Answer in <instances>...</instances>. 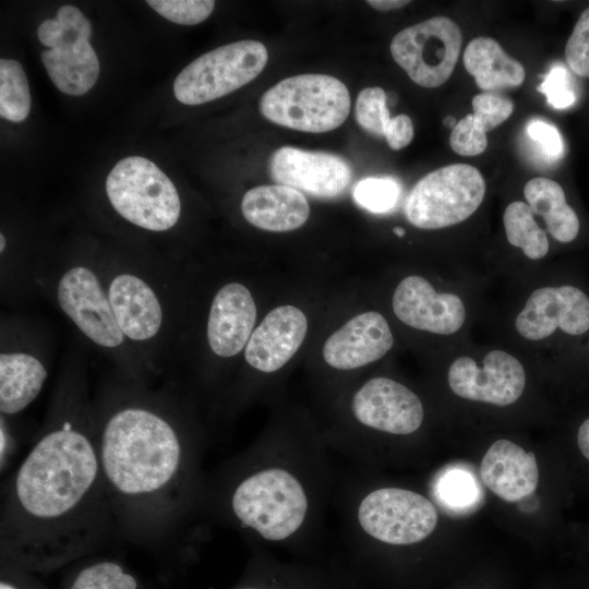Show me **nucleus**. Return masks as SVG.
<instances>
[{"label":"nucleus","mask_w":589,"mask_h":589,"mask_svg":"<svg viewBox=\"0 0 589 589\" xmlns=\"http://www.w3.org/2000/svg\"><path fill=\"white\" fill-rule=\"evenodd\" d=\"M449 145L459 155H479L486 148V132L474 122L472 115H467L453 128L449 136Z\"/></svg>","instance_id":"nucleus-35"},{"label":"nucleus","mask_w":589,"mask_h":589,"mask_svg":"<svg viewBox=\"0 0 589 589\" xmlns=\"http://www.w3.org/2000/svg\"><path fill=\"white\" fill-rule=\"evenodd\" d=\"M69 589H139V582L119 563L99 561L82 568Z\"/></svg>","instance_id":"nucleus-29"},{"label":"nucleus","mask_w":589,"mask_h":589,"mask_svg":"<svg viewBox=\"0 0 589 589\" xmlns=\"http://www.w3.org/2000/svg\"><path fill=\"white\" fill-rule=\"evenodd\" d=\"M108 298L124 337L142 341L158 333L163 322L161 306L142 278L132 274L117 275L110 283Z\"/></svg>","instance_id":"nucleus-21"},{"label":"nucleus","mask_w":589,"mask_h":589,"mask_svg":"<svg viewBox=\"0 0 589 589\" xmlns=\"http://www.w3.org/2000/svg\"><path fill=\"white\" fill-rule=\"evenodd\" d=\"M524 195L532 213L542 217L553 239L561 243L576 240L580 230L579 218L557 182L543 177L530 179L524 187Z\"/></svg>","instance_id":"nucleus-25"},{"label":"nucleus","mask_w":589,"mask_h":589,"mask_svg":"<svg viewBox=\"0 0 589 589\" xmlns=\"http://www.w3.org/2000/svg\"><path fill=\"white\" fill-rule=\"evenodd\" d=\"M372 8L377 11H390L402 8L410 3L408 0H369L366 1Z\"/></svg>","instance_id":"nucleus-40"},{"label":"nucleus","mask_w":589,"mask_h":589,"mask_svg":"<svg viewBox=\"0 0 589 589\" xmlns=\"http://www.w3.org/2000/svg\"><path fill=\"white\" fill-rule=\"evenodd\" d=\"M429 492L435 505L455 516L477 510L484 495L474 471L460 464L438 470L429 483Z\"/></svg>","instance_id":"nucleus-26"},{"label":"nucleus","mask_w":589,"mask_h":589,"mask_svg":"<svg viewBox=\"0 0 589 589\" xmlns=\"http://www.w3.org/2000/svg\"><path fill=\"white\" fill-rule=\"evenodd\" d=\"M273 180L315 197L332 199L350 184L352 171L338 155L283 146L269 160Z\"/></svg>","instance_id":"nucleus-15"},{"label":"nucleus","mask_w":589,"mask_h":589,"mask_svg":"<svg viewBox=\"0 0 589 589\" xmlns=\"http://www.w3.org/2000/svg\"><path fill=\"white\" fill-rule=\"evenodd\" d=\"M444 123L446 125H449V127H453V128L456 125L455 119L453 117H447V119L444 121Z\"/></svg>","instance_id":"nucleus-42"},{"label":"nucleus","mask_w":589,"mask_h":589,"mask_svg":"<svg viewBox=\"0 0 589 589\" xmlns=\"http://www.w3.org/2000/svg\"><path fill=\"white\" fill-rule=\"evenodd\" d=\"M484 195L481 172L467 164H453L420 179L409 192L404 212L420 229H442L469 218Z\"/></svg>","instance_id":"nucleus-7"},{"label":"nucleus","mask_w":589,"mask_h":589,"mask_svg":"<svg viewBox=\"0 0 589 589\" xmlns=\"http://www.w3.org/2000/svg\"><path fill=\"white\" fill-rule=\"evenodd\" d=\"M350 106L346 85L327 74L287 77L267 89L260 100L264 118L309 133H324L340 127L349 115Z\"/></svg>","instance_id":"nucleus-4"},{"label":"nucleus","mask_w":589,"mask_h":589,"mask_svg":"<svg viewBox=\"0 0 589 589\" xmlns=\"http://www.w3.org/2000/svg\"><path fill=\"white\" fill-rule=\"evenodd\" d=\"M146 3L165 19L182 25L205 21L215 8L213 0H148Z\"/></svg>","instance_id":"nucleus-32"},{"label":"nucleus","mask_w":589,"mask_h":589,"mask_svg":"<svg viewBox=\"0 0 589 589\" xmlns=\"http://www.w3.org/2000/svg\"><path fill=\"white\" fill-rule=\"evenodd\" d=\"M0 244H1V245H0V251L3 252L4 247H5V239H4V237H3L2 233H1V236H0Z\"/></svg>","instance_id":"nucleus-44"},{"label":"nucleus","mask_w":589,"mask_h":589,"mask_svg":"<svg viewBox=\"0 0 589 589\" xmlns=\"http://www.w3.org/2000/svg\"><path fill=\"white\" fill-rule=\"evenodd\" d=\"M340 562L285 561L272 551L252 548L245 573L232 589H361Z\"/></svg>","instance_id":"nucleus-12"},{"label":"nucleus","mask_w":589,"mask_h":589,"mask_svg":"<svg viewBox=\"0 0 589 589\" xmlns=\"http://www.w3.org/2000/svg\"><path fill=\"white\" fill-rule=\"evenodd\" d=\"M47 375L44 364L28 353H1V413L12 416L24 410L39 395Z\"/></svg>","instance_id":"nucleus-24"},{"label":"nucleus","mask_w":589,"mask_h":589,"mask_svg":"<svg viewBox=\"0 0 589 589\" xmlns=\"http://www.w3.org/2000/svg\"><path fill=\"white\" fill-rule=\"evenodd\" d=\"M57 299L62 311L98 346L115 348L123 342L109 298L89 268L75 266L67 271L58 283Z\"/></svg>","instance_id":"nucleus-14"},{"label":"nucleus","mask_w":589,"mask_h":589,"mask_svg":"<svg viewBox=\"0 0 589 589\" xmlns=\"http://www.w3.org/2000/svg\"><path fill=\"white\" fill-rule=\"evenodd\" d=\"M349 411L354 426L394 436L416 433L424 420L419 396L406 385L385 376L370 378L356 389Z\"/></svg>","instance_id":"nucleus-10"},{"label":"nucleus","mask_w":589,"mask_h":589,"mask_svg":"<svg viewBox=\"0 0 589 589\" xmlns=\"http://www.w3.org/2000/svg\"><path fill=\"white\" fill-rule=\"evenodd\" d=\"M566 62L570 70L589 77V8L577 20L565 46Z\"/></svg>","instance_id":"nucleus-34"},{"label":"nucleus","mask_w":589,"mask_h":589,"mask_svg":"<svg viewBox=\"0 0 589 589\" xmlns=\"http://www.w3.org/2000/svg\"><path fill=\"white\" fill-rule=\"evenodd\" d=\"M472 109L474 122L488 132L509 118L514 104L508 97L486 92L472 98Z\"/></svg>","instance_id":"nucleus-33"},{"label":"nucleus","mask_w":589,"mask_h":589,"mask_svg":"<svg viewBox=\"0 0 589 589\" xmlns=\"http://www.w3.org/2000/svg\"><path fill=\"white\" fill-rule=\"evenodd\" d=\"M517 333L531 341L555 333L579 339L589 334V294L579 286L563 284L533 290L515 320Z\"/></svg>","instance_id":"nucleus-11"},{"label":"nucleus","mask_w":589,"mask_h":589,"mask_svg":"<svg viewBox=\"0 0 589 589\" xmlns=\"http://www.w3.org/2000/svg\"><path fill=\"white\" fill-rule=\"evenodd\" d=\"M529 137L541 146L542 154L551 160L563 157L565 147L557 128L542 119H532L527 125Z\"/></svg>","instance_id":"nucleus-37"},{"label":"nucleus","mask_w":589,"mask_h":589,"mask_svg":"<svg viewBox=\"0 0 589 589\" xmlns=\"http://www.w3.org/2000/svg\"><path fill=\"white\" fill-rule=\"evenodd\" d=\"M322 437L268 433L207 480L202 513L252 548L308 555L316 544L338 474Z\"/></svg>","instance_id":"nucleus-2"},{"label":"nucleus","mask_w":589,"mask_h":589,"mask_svg":"<svg viewBox=\"0 0 589 589\" xmlns=\"http://www.w3.org/2000/svg\"><path fill=\"white\" fill-rule=\"evenodd\" d=\"M394 232L398 236V237H404L405 235V231L402 228H399V227H395L394 228Z\"/></svg>","instance_id":"nucleus-43"},{"label":"nucleus","mask_w":589,"mask_h":589,"mask_svg":"<svg viewBox=\"0 0 589 589\" xmlns=\"http://www.w3.org/2000/svg\"><path fill=\"white\" fill-rule=\"evenodd\" d=\"M399 195V183L388 177L362 179L353 190L354 202L372 213H385L392 209L396 205Z\"/></svg>","instance_id":"nucleus-30"},{"label":"nucleus","mask_w":589,"mask_h":589,"mask_svg":"<svg viewBox=\"0 0 589 589\" xmlns=\"http://www.w3.org/2000/svg\"><path fill=\"white\" fill-rule=\"evenodd\" d=\"M577 444L584 457L589 460V417L578 428Z\"/></svg>","instance_id":"nucleus-39"},{"label":"nucleus","mask_w":589,"mask_h":589,"mask_svg":"<svg viewBox=\"0 0 589 589\" xmlns=\"http://www.w3.org/2000/svg\"><path fill=\"white\" fill-rule=\"evenodd\" d=\"M392 306L404 324L437 335L455 334L464 326L467 315L460 297L437 292L419 275L407 276L397 285Z\"/></svg>","instance_id":"nucleus-16"},{"label":"nucleus","mask_w":589,"mask_h":589,"mask_svg":"<svg viewBox=\"0 0 589 589\" xmlns=\"http://www.w3.org/2000/svg\"><path fill=\"white\" fill-rule=\"evenodd\" d=\"M267 60V49L257 40L220 46L182 69L173 82L175 97L189 106L218 99L257 77Z\"/></svg>","instance_id":"nucleus-8"},{"label":"nucleus","mask_w":589,"mask_h":589,"mask_svg":"<svg viewBox=\"0 0 589 589\" xmlns=\"http://www.w3.org/2000/svg\"><path fill=\"white\" fill-rule=\"evenodd\" d=\"M97 447L118 528L148 539L202 513V450L163 414L120 408L105 422Z\"/></svg>","instance_id":"nucleus-3"},{"label":"nucleus","mask_w":589,"mask_h":589,"mask_svg":"<svg viewBox=\"0 0 589 589\" xmlns=\"http://www.w3.org/2000/svg\"><path fill=\"white\" fill-rule=\"evenodd\" d=\"M461 44L458 25L440 15L398 32L389 49L396 63L416 84L434 88L452 75Z\"/></svg>","instance_id":"nucleus-9"},{"label":"nucleus","mask_w":589,"mask_h":589,"mask_svg":"<svg viewBox=\"0 0 589 589\" xmlns=\"http://www.w3.org/2000/svg\"><path fill=\"white\" fill-rule=\"evenodd\" d=\"M354 113L358 124L363 130L384 136L392 119L385 91L377 86L362 89L357 97Z\"/></svg>","instance_id":"nucleus-31"},{"label":"nucleus","mask_w":589,"mask_h":589,"mask_svg":"<svg viewBox=\"0 0 589 589\" xmlns=\"http://www.w3.org/2000/svg\"><path fill=\"white\" fill-rule=\"evenodd\" d=\"M0 589H17L13 584L1 581Z\"/></svg>","instance_id":"nucleus-41"},{"label":"nucleus","mask_w":589,"mask_h":589,"mask_svg":"<svg viewBox=\"0 0 589 589\" xmlns=\"http://www.w3.org/2000/svg\"><path fill=\"white\" fill-rule=\"evenodd\" d=\"M92 25L80 9L62 5L55 19L37 29L39 43L49 48L40 53L48 76L67 95L86 94L99 75V61L89 44Z\"/></svg>","instance_id":"nucleus-6"},{"label":"nucleus","mask_w":589,"mask_h":589,"mask_svg":"<svg viewBox=\"0 0 589 589\" xmlns=\"http://www.w3.org/2000/svg\"><path fill=\"white\" fill-rule=\"evenodd\" d=\"M394 344L390 327L376 311L349 320L323 346L324 361L333 369L350 371L383 358Z\"/></svg>","instance_id":"nucleus-17"},{"label":"nucleus","mask_w":589,"mask_h":589,"mask_svg":"<svg viewBox=\"0 0 589 589\" xmlns=\"http://www.w3.org/2000/svg\"><path fill=\"white\" fill-rule=\"evenodd\" d=\"M31 111V93L20 62L0 60V116L12 122L25 120Z\"/></svg>","instance_id":"nucleus-28"},{"label":"nucleus","mask_w":589,"mask_h":589,"mask_svg":"<svg viewBox=\"0 0 589 589\" xmlns=\"http://www.w3.org/2000/svg\"><path fill=\"white\" fill-rule=\"evenodd\" d=\"M106 193L118 214L147 230H168L180 217L175 184L156 164L141 156L115 165L106 179Z\"/></svg>","instance_id":"nucleus-5"},{"label":"nucleus","mask_w":589,"mask_h":589,"mask_svg":"<svg viewBox=\"0 0 589 589\" xmlns=\"http://www.w3.org/2000/svg\"><path fill=\"white\" fill-rule=\"evenodd\" d=\"M538 89L555 109H566L576 101L569 72L562 64L551 68Z\"/></svg>","instance_id":"nucleus-36"},{"label":"nucleus","mask_w":589,"mask_h":589,"mask_svg":"<svg viewBox=\"0 0 589 589\" xmlns=\"http://www.w3.org/2000/svg\"><path fill=\"white\" fill-rule=\"evenodd\" d=\"M480 477L494 494L507 502H517L534 492L539 469L533 453L508 440H498L483 456Z\"/></svg>","instance_id":"nucleus-20"},{"label":"nucleus","mask_w":589,"mask_h":589,"mask_svg":"<svg viewBox=\"0 0 589 589\" xmlns=\"http://www.w3.org/2000/svg\"><path fill=\"white\" fill-rule=\"evenodd\" d=\"M464 64L483 91H497L521 85L524 65L509 57L491 37L472 39L464 51Z\"/></svg>","instance_id":"nucleus-23"},{"label":"nucleus","mask_w":589,"mask_h":589,"mask_svg":"<svg viewBox=\"0 0 589 589\" xmlns=\"http://www.w3.org/2000/svg\"><path fill=\"white\" fill-rule=\"evenodd\" d=\"M2 557L47 569L86 554L118 528L97 440L71 420L35 443L11 478L1 509Z\"/></svg>","instance_id":"nucleus-1"},{"label":"nucleus","mask_w":589,"mask_h":589,"mask_svg":"<svg viewBox=\"0 0 589 589\" xmlns=\"http://www.w3.org/2000/svg\"><path fill=\"white\" fill-rule=\"evenodd\" d=\"M241 212L248 223L273 232L300 228L308 220L310 206L298 190L281 185H260L242 197Z\"/></svg>","instance_id":"nucleus-22"},{"label":"nucleus","mask_w":589,"mask_h":589,"mask_svg":"<svg viewBox=\"0 0 589 589\" xmlns=\"http://www.w3.org/2000/svg\"><path fill=\"white\" fill-rule=\"evenodd\" d=\"M306 330L308 320L299 308L280 305L273 309L247 344V362L263 373L277 372L298 351Z\"/></svg>","instance_id":"nucleus-18"},{"label":"nucleus","mask_w":589,"mask_h":589,"mask_svg":"<svg viewBox=\"0 0 589 589\" xmlns=\"http://www.w3.org/2000/svg\"><path fill=\"white\" fill-rule=\"evenodd\" d=\"M447 381L453 393L461 398L508 406L522 395L526 373L516 357L494 349L483 357L481 365L467 356L456 358L449 365Z\"/></svg>","instance_id":"nucleus-13"},{"label":"nucleus","mask_w":589,"mask_h":589,"mask_svg":"<svg viewBox=\"0 0 589 589\" xmlns=\"http://www.w3.org/2000/svg\"><path fill=\"white\" fill-rule=\"evenodd\" d=\"M256 305L242 284L229 283L215 294L207 320V340L212 351L224 358L238 354L252 335Z\"/></svg>","instance_id":"nucleus-19"},{"label":"nucleus","mask_w":589,"mask_h":589,"mask_svg":"<svg viewBox=\"0 0 589 589\" xmlns=\"http://www.w3.org/2000/svg\"><path fill=\"white\" fill-rule=\"evenodd\" d=\"M533 215L527 203L515 201L505 208L503 225L512 245L521 249L528 259L540 260L548 254L550 244L546 232Z\"/></svg>","instance_id":"nucleus-27"},{"label":"nucleus","mask_w":589,"mask_h":589,"mask_svg":"<svg viewBox=\"0 0 589 589\" xmlns=\"http://www.w3.org/2000/svg\"><path fill=\"white\" fill-rule=\"evenodd\" d=\"M384 137L392 149L406 147L413 139V124L407 115H398L390 119Z\"/></svg>","instance_id":"nucleus-38"}]
</instances>
